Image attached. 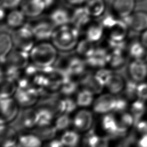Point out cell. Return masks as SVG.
Wrapping results in <instances>:
<instances>
[{"label": "cell", "instance_id": "d4e9b609", "mask_svg": "<svg viewBox=\"0 0 147 147\" xmlns=\"http://www.w3.org/2000/svg\"><path fill=\"white\" fill-rule=\"evenodd\" d=\"M38 111V122L37 126H42L52 124L55 120V114L51 110L44 107L37 106L36 108Z\"/></svg>", "mask_w": 147, "mask_h": 147}, {"label": "cell", "instance_id": "e0dca14e", "mask_svg": "<svg viewBox=\"0 0 147 147\" xmlns=\"http://www.w3.org/2000/svg\"><path fill=\"white\" fill-rule=\"evenodd\" d=\"M43 141H48L56 138L58 130L54 124L37 126L33 130Z\"/></svg>", "mask_w": 147, "mask_h": 147}, {"label": "cell", "instance_id": "52a82bcc", "mask_svg": "<svg viewBox=\"0 0 147 147\" xmlns=\"http://www.w3.org/2000/svg\"><path fill=\"white\" fill-rule=\"evenodd\" d=\"M127 74L130 79L137 83L146 81L147 62L132 59L127 67Z\"/></svg>", "mask_w": 147, "mask_h": 147}, {"label": "cell", "instance_id": "9c48e42d", "mask_svg": "<svg viewBox=\"0 0 147 147\" xmlns=\"http://www.w3.org/2000/svg\"><path fill=\"white\" fill-rule=\"evenodd\" d=\"M29 60L30 55L27 52L17 49L16 51H11L1 64H5L22 70L29 64Z\"/></svg>", "mask_w": 147, "mask_h": 147}, {"label": "cell", "instance_id": "4316f807", "mask_svg": "<svg viewBox=\"0 0 147 147\" xmlns=\"http://www.w3.org/2000/svg\"><path fill=\"white\" fill-rule=\"evenodd\" d=\"M54 125L58 131H65L72 125V119L68 114H60L55 119Z\"/></svg>", "mask_w": 147, "mask_h": 147}, {"label": "cell", "instance_id": "74e56055", "mask_svg": "<svg viewBox=\"0 0 147 147\" xmlns=\"http://www.w3.org/2000/svg\"><path fill=\"white\" fill-rule=\"evenodd\" d=\"M2 147H21L18 140L17 141H8L1 143Z\"/></svg>", "mask_w": 147, "mask_h": 147}, {"label": "cell", "instance_id": "7c38bea8", "mask_svg": "<svg viewBox=\"0 0 147 147\" xmlns=\"http://www.w3.org/2000/svg\"><path fill=\"white\" fill-rule=\"evenodd\" d=\"M125 18L127 24L134 31L141 32L147 29V13L145 12H136Z\"/></svg>", "mask_w": 147, "mask_h": 147}, {"label": "cell", "instance_id": "d590c367", "mask_svg": "<svg viewBox=\"0 0 147 147\" xmlns=\"http://www.w3.org/2000/svg\"><path fill=\"white\" fill-rule=\"evenodd\" d=\"M136 147H147V133L138 136L136 141Z\"/></svg>", "mask_w": 147, "mask_h": 147}, {"label": "cell", "instance_id": "3957f363", "mask_svg": "<svg viewBox=\"0 0 147 147\" xmlns=\"http://www.w3.org/2000/svg\"><path fill=\"white\" fill-rule=\"evenodd\" d=\"M94 112L87 108L76 111L72 117L74 129L80 133H86L92 129L94 122Z\"/></svg>", "mask_w": 147, "mask_h": 147}, {"label": "cell", "instance_id": "ab89813d", "mask_svg": "<svg viewBox=\"0 0 147 147\" xmlns=\"http://www.w3.org/2000/svg\"><path fill=\"white\" fill-rule=\"evenodd\" d=\"M68 3L74 5H79L85 3L86 0H65Z\"/></svg>", "mask_w": 147, "mask_h": 147}, {"label": "cell", "instance_id": "7402d4cb", "mask_svg": "<svg viewBox=\"0 0 147 147\" xmlns=\"http://www.w3.org/2000/svg\"><path fill=\"white\" fill-rule=\"evenodd\" d=\"M14 45L13 38L6 33L0 35V55L1 63L3 62L7 55L11 52Z\"/></svg>", "mask_w": 147, "mask_h": 147}, {"label": "cell", "instance_id": "f546056e", "mask_svg": "<svg viewBox=\"0 0 147 147\" xmlns=\"http://www.w3.org/2000/svg\"><path fill=\"white\" fill-rule=\"evenodd\" d=\"M78 105L76 100L71 98L70 97H65L61 99V111L62 113L70 114L75 111Z\"/></svg>", "mask_w": 147, "mask_h": 147}, {"label": "cell", "instance_id": "f35d334b", "mask_svg": "<svg viewBox=\"0 0 147 147\" xmlns=\"http://www.w3.org/2000/svg\"><path fill=\"white\" fill-rule=\"evenodd\" d=\"M140 42L147 49V29L143 32V33L141 36V41Z\"/></svg>", "mask_w": 147, "mask_h": 147}, {"label": "cell", "instance_id": "9a60e30c", "mask_svg": "<svg viewBox=\"0 0 147 147\" xmlns=\"http://www.w3.org/2000/svg\"><path fill=\"white\" fill-rule=\"evenodd\" d=\"M1 99L14 97L18 88L16 80L4 76H1Z\"/></svg>", "mask_w": 147, "mask_h": 147}, {"label": "cell", "instance_id": "f1b7e54d", "mask_svg": "<svg viewBox=\"0 0 147 147\" xmlns=\"http://www.w3.org/2000/svg\"><path fill=\"white\" fill-rule=\"evenodd\" d=\"M138 83L130 79L126 82L125 89L123 91L124 96L129 101H133L137 98V90Z\"/></svg>", "mask_w": 147, "mask_h": 147}, {"label": "cell", "instance_id": "4fadbf2b", "mask_svg": "<svg viewBox=\"0 0 147 147\" xmlns=\"http://www.w3.org/2000/svg\"><path fill=\"white\" fill-rule=\"evenodd\" d=\"M18 142L21 147H42L43 141L34 132L24 131L19 134Z\"/></svg>", "mask_w": 147, "mask_h": 147}, {"label": "cell", "instance_id": "8d00e7d4", "mask_svg": "<svg viewBox=\"0 0 147 147\" xmlns=\"http://www.w3.org/2000/svg\"><path fill=\"white\" fill-rule=\"evenodd\" d=\"M20 2V0H4V7H12L16 6Z\"/></svg>", "mask_w": 147, "mask_h": 147}, {"label": "cell", "instance_id": "484cf974", "mask_svg": "<svg viewBox=\"0 0 147 147\" xmlns=\"http://www.w3.org/2000/svg\"><path fill=\"white\" fill-rule=\"evenodd\" d=\"M24 13L21 11L14 10L10 11L6 17V22L7 25L13 28L21 26L25 20Z\"/></svg>", "mask_w": 147, "mask_h": 147}, {"label": "cell", "instance_id": "4dcf8cb0", "mask_svg": "<svg viewBox=\"0 0 147 147\" xmlns=\"http://www.w3.org/2000/svg\"><path fill=\"white\" fill-rule=\"evenodd\" d=\"M129 101L123 96H117V101L113 113H121L127 111L129 108Z\"/></svg>", "mask_w": 147, "mask_h": 147}, {"label": "cell", "instance_id": "d6a6232c", "mask_svg": "<svg viewBox=\"0 0 147 147\" xmlns=\"http://www.w3.org/2000/svg\"><path fill=\"white\" fill-rule=\"evenodd\" d=\"M114 72L111 68H99L95 73V75L105 84L107 80Z\"/></svg>", "mask_w": 147, "mask_h": 147}, {"label": "cell", "instance_id": "cb8c5ba5", "mask_svg": "<svg viewBox=\"0 0 147 147\" xmlns=\"http://www.w3.org/2000/svg\"><path fill=\"white\" fill-rule=\"evenodd\" d=\"M129 53L132 59L140 60L147 62V49L140 42H134L129 49Z\"/></svg>", "mask_w": 147, "mask_h": 147}, {"label": "cell", "instance_id": "e575fe53", "mask_svg": "<svg viewBox=\"0 0 147 147\" xmlns=\"http://www.w3.org/2000/svg\"><path fill=\"white\" fill-rule=\"evenodd\" d=\"M42 147H65L61 140L59 139H53L50 141H46Z\"/></svg>", "mask_w": 147, "mask_h": 147}, {"label": "cell", "instance_id": "5bb4252c", "mask_svg": "<svg viewBox=\"0 0 147 147\" xmlns=\"http://www.w3.org/2000/svg\"><path fill=\"white\" fill-rule=\"evenodd\" d=\"M135 0H114L113 8L115 13L121 17L126 18L133 12Z\"/></svg>", "mask_w": 147, "mask_h": 147}, {"label": "cell", "instance_id": "ffe728a7", "mask_svg": "<svg viewBox=\"0 0 147 147\" xmlns=\"http://www.w3.org/2000/svg\"><path fill=\"white\" fill-rule=\"evenodd\" d=\"M44 9V4L40 0H26L22 3V11L25 15L34 16L40 13Z\"/></svg>", "mask_w": 147, "mask_h": 147}, {"label": "cell", "instance_id": "30bf717a", "mask_svg": "<svg viewBox=\"0 0 147 147\" xmlns=\"http://www.w3.org/2000/svg\"><path fill=\"white\" fill-rule=\"evenodd\" d=\"M82 88L86 89L94 95L100 94L105 87L103 83L95 75V74L86 73L81 78L79 82Z\"/></svg>", "mask_w": 147, "mask_h": 147}, {"label": "cell", "instance_id": "d6986e66", "mask_svg": "<svg viewBox=\"0 0 147 147\" xmlns=\"http://www.w3.org/2000/svg\"><path fill=\"white\" fill-rule=\"evenodd\" d=\"M94 95L92 92L84 88L78 91L75 98L78 106L81 108H87L92 106L95 100Z\"/></svg>", "mask_w": 147, "mask_h": 147}, {"label": "cell", "instance_id": "60d3db41", "mask_svg": "<svg viewBox=\"0 0 147 147\" xmlns=\"http://www.w3.org/2000/svg\"><path fill=\"white\" fill-rule=\"evenodd\" d=\"M138 1H141V0H138Z\"/></svg>", "mask_w": 147, "mask_h": 147}, {"label": "cell", "instance_id": "44dd1931", "mask_svg": "<svg viewBox=\"0 0 147 147\" xmlns=\"http://www.w3.org/2000/svg\"><path fill=\"white\" fill-rule=\"evenodd\" d=\"M105 3L104 0H86L84 10L88 15L96 17L100 16L104 11Z\"/></svg>", "mask_w": 147, "mask_h": 147}, {"label": "cell", "instance_id": "603a6c76", "mask_svg": "<svg viewBox=\"0 0 147 147\" xmlns=\"http://www.w3.org/2000/svg\"><path fill=\"white\" fill-rule=\"evenodd\" d=\"M19 132L13 126L9 124H1V142L18 140Z\"/></svg>", "mask_w": 147, "mask_h": 147}, {"label": "cell", "instance_id": "83f0119b", "mask_svg": "<svg viewBox=\"0 0 147 147\" xmlns=\"http://www.w3.org/2000/svg\"><path fill=\"white\" fill-rule=\"evenodd\" d=\"M79 83L70 79L64 82L60 89V92L64 96L70 97L74 94L77 93L79 90Z\"/></svg>", "mask_w": 147, "mask_h": 147}, {"label": "cell", "instance_id": "836d02e7", "mask_svg": "<svg viewBox=\"0 0 147 147\" xmlns=\"http://www.w3.org/2000/svg\"><path fill=\"white\" fill-rule=\"evenodd\" d=\"M137 98L147 102V80L138 83L137 90Z\"/></svg>", "mask_w": 147, "mask_h": 147}, {"label": "cell", "instance_id": "8992f818", "mask_svg": "<svg viewBox=\"0 0 147 147\" xmlns=\"http://www.w3.org/2000/svg\"><path fill=\"white\" fill-rule=\"evenodd\" d=\"M117 101L116 95L109 92L100 94L95 98L92 104V111L99 115L113 113Z\"/></svg>", "mask_w": 147, "mask_h": 147}, {"label": "cell", "instance_id": "277c9868", "mask_svg": "<svg viewBox=\"0 0 147 147\" xmlns=\"http://www.w3.org/2000/svg\"><path fill=\"white\" fill-rule=\"evenodd\" d=\"M20 107L14 97L1 99V124L12 123L20 112Z\"/></svg>", "mask_w": 147, "mask_h": 147}, {"label": "cell", "instance_id": "6da1fadb", "mask_svg": "<svg viewBox=\"0 0 147 147\" xmlns=\"http://www.w3.org/2000/svg\"><path fill=\"white\" fill-rule=\"evenodd\" d=\"M29 55L31 62L41 69L53 66L58 56L57 48L48 42H41L33 46Z\"/></svg>", "mask_w": 147, "mask_h": 147}, {"label": "cell", "instance_id": "2e32d148", "mask_svg": "<svg viewBox=\"0 0 147 147\" xmlns=\"http://www.w3.org/2000/svg\"><path fill=\"white\" fill-rule=\"evenodd\" d=\"M60 140L65 147H78L82 142L80 133L74 129L64 131Z\"/></svg>", "mask_w": 147, "mask_h": 147}, {"label": "cell", "instance_id": "ba28073f", "mask_svg": "<svg viewBox=\"0 0 147 147\" xmlns=\"http://www.w3.org/2000/svg\"><path fill=\"white\" fill-rule=\"evenodd\" d=\"M33 33L30 30L21 28L16 32L13 38L14 44L18 49L28 52L33 47Z\"/></svg>", "mask_w": 147, "mask_h": 147}, {"label": "cell", "instance_id": "1f68e13d", "mask_svg": "<svg viewBox=\"0 0 147 147\" xmlns=\"http://www.w3.org/2000/svg\"><path fill=\"white\" fill-rule=\"evenodd\" d=\"M133 128L136 133L138 135H142L147 133V118L144 117L135 121Z\"/></svg>", "mask_w": 147, "mask_h": 147}, {"label": "cell", "instance_id": "5b68a950", "mask_svg": "<svg viewBox=\"0 0 147 147\" xmlns=\"http://www.w3.org/2000/svg\"><path fill=\"white\" fill-rule=\"evenodd\" d=\"M40 94L33 85L26 88H18L14 98L20 107H31L39 101Z\"/></svg>", "mask_w": 147, "mask_h": 147}, {"label": "cell", "instance_id": "8fae6325", "mask_svg": "<svg viewBox=\"0 0 147 147\" xmlns=\"http://www.w3.org/2000/svg\"><path fill=\"white\" fill-rule=\"evenodd\" d=\"M126 83V81H125L124 78L121 74L113 72L107 80L105 87L108 92L117 95L123 92Z\"/></svg>", "mask_w": 147, "mask_h": 147}, {"label": "cell", "instance_id": "7a4b0ae2", "mask_svg": "<svg viewBox=\"0 0 147 147\" xmlns=\"http://www.w3.org/2000/svg\"><path fill=\"white\" fill-rule=\"evenodd\" d=\"M38 122L37 110L31 107L20 110L17 118L12 123L18 132H24L35 129L38 125Z\"/></svg>", "mask_w": 147, "mask_h": 147}, {"label": "cell", "instance_id": "ac0fdd59", "mask_svg": "<svg viewBox=\"0 0 147 147\" xmlns=\"http://www.w3.org/2000/svg\"><path fill=\"white\" fill-rule=\"evenodd\" d=\"M146 101L137 98L131 102L129 111L134 117L135 121L145 117L147 112V105Z\"/></svg>", "mask_w": 147, "mask_h": 147}]
</instances>
